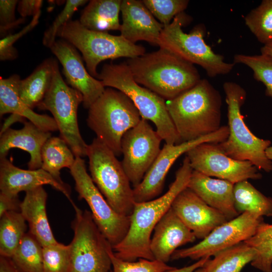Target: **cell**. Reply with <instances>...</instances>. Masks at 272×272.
I'll return each instance as SVG.
<instances>
[{
    "instance_id": "6da1fadb",
    "label": "cell",
    "mask_w": 272,
    "mask_h": 272,
    "mask_svg": "<svg viewBox=\"0 0 272 272\" xmlns=\"http://www.w3.org/2000/svg\"><path fill=\"white\" fill-rule=\"evenodd\" d=\"M192 171L185 156L176 171L174 181L165 194L149 201L135 202L126 235L121 242L112 247L115 256L128 261L140 258L155 260L150 249L152 234L176 197L187 187Z\"/></svg>"
},
{
    "instance_id": "7a4b0ae2",
    "label": "cell",
    "mask_w": 272,
    "mask_h": 272,
    "mask_svg": "<svg viewBox=\"0 0 272 272\" xmlns=\"http://www.w3.org/2000/svg\"><path fill=\"white\" fill-rule=\"evenodd\" d=\"M166 106L181 143L213 133L221 127L222 98L206 79L168 100Z\"/></svg>"
},
{
    "instance_id": "3957f363",
    "label": "cell",
    "mask_w": 272,
    "mask_h": 272,
    "mask_svg": "<svg viewBox=\"0 0 272 272\" xmlns=\"http://www.w3.org/2000/svg\"><path fill=\"white\" fill-rule=\"evenodd\" d=\"M126 64L137 83L168 100L192 88L201 80L193 64L161 48L129 58Z\"/></svg>"
},
{
    "instance_id": "277c9868",
    "label": "cell",
    "mask_w": 272,
    "mask_h": 272,
    "mask_svg": "<svg viewBox=\"0 0 272 272\" xmlns=\"http://www.w3.org/2000/svg\"><path fill=\"white\" fill-rule=\"evenodd\" d=\"M97 79L105 87L117 89L132 101L142 118L150 120L156 131L167 144L181 143L180 138L162 97L137 83L126 63L105 64Z\"/></svg>"
},
{
    "instance_id": "5b68a950",
    "label": "cell",
    "mask_w": 272,
    "mask_h": 272,
    "mask_svg": "<svg viewBox=\"0 0 272 272\" xmlns=\"http://www.w3.org/2000/svg\"><path fill=\"white\" fill-rule=\"evenodd\" d=\"M223 89L228 105L229 135L224 142L218 143L223 153L238 161L251 162L259 170L272 171V161L266 155L271 142L255 136L244 121L241 108L246 98L245 90L232 82H225Z\"/></svg>"
},
{
    "instance_id": "8992f818",
    "label": "cell",
    "mask_w": 272,
    "mask_h": 272,
    "mask_svg": "<svg viewBox=\"0 0 272 272\" xmlns=\"http://www.w3.org/2000/svg\"><path fill=\"white\" fill-rule=\"evenodd\" d=\"M141 119L128 97L117 89L108 87L89 108L87 123L96 138L117 157L122 154L123 135Z\"/></svg>"
},
{
    "instance_id": "52a82bcc",
    "label": "cell",
    "mask_w": 272,
    "mask_h": 272,
    "mask_svg": "<svg viewBox=\"0 0 272 272\" xmlns=\"http://www.w3.org/2000/svg\"><path fill=\"white\" fill-rule=\"evenodd\" d=\"M86 156L90 176L107 202L117 213L130 216L135 202L133 188L121 162L96 138L88 145Z\"/></svg>"
},
{
    "instance_id": "ba28073f",
    "label": "cell",
    "mask_w": 272,
    "mask_h": 272,
    "mask_svg": "<svg viewBox=\"0 0 272 272\" xmlns=\"http://www.w3.org/2000/svg\"><path fill=\"white\" fill-rule=\"evenodd\" d=\"M189 19L184 12L176 16L164 26L157 45L187 62L200 65L210 77L230 73L235 63L225 62L222 55L215 53L206 44L204 26H196L189 33L183 31L182 27Z\"/></svg>"
},
{
    "instance_id": "9c48e42d",
    "label": "cell",
    "mask_w": 272,
    "mask_h": 272,
    "mask_svg": "<svg viewBox=\"0 0 272 272\" xmlns=\"http://www.w3.org/2000/svg\"><path fill=\"white\" fill-rule=\"evenodd\" d=\"M57 36L80 50L88 72L97 79V67L102 61L122 57L133 58L145 54L144 47L129 42L121 35L89 30L77 20L64 24L58 30Z\"/></svg>"
},
{
    "instance_id": "30bf717a",
    "label": "cell",
    "mask_w": 272,
    "mask_h": 272,
    "mask_svg": "<svg viewBox=\"0 0 272 272\" xmlns=\"http://www.w3.org/2000/svg\"><path fill=\"white\" fill-rule=\"evenodd\" d=\"M74 237L69 244L71 272H110L108 249L112 246L95 223L91 213L73 206Z\"/></svg>"
},
{
    "instance_id": "8fae6325",
    "label": "cell",
    "mask_w": 272,
    "mask_h": 272,
    "mask_svg": "<svg viewBox=\"0 0 272 272\" xmlns=\"http://www.w3.org/2000/svg\"><path fill=\"white\" fill-rule=\"evenodd\" d=\"M83 100L81 93L65 83L57 63L50 88L37 107L51 113L60 137L75 157L81 158L86 156L88 146L80 133L77 118L78 109Z\"/></svg>"
},
{
    "instance_id": "7c38bea8",
    "label": "cell",
    "mask_w": 272,
    "mask_h": 272,
    "mask_svg": "<svg viewBox=\"0 0 272 272\" xmlns=\"http://www.w3.org/2000/svg\"><path fill=\"white\" fill-rule=\"evenodd\" d=\"M70 173L75 183L79 199L88 205L98 228L112 247L124 238L130 226V216L120 215L109 205L87 173L85 161L76 157Z\"/></svg>"
},
{
    "instance_id": "4fadbf2b",
    "label": "cell",
    "mask_w": 272,
    "mask_h": 272,
    "mask_svg": "<svg viewBox=\"0 0 272 272\" xmlns=\"http://www.w3.org/2000/svg\"><path fill=\"white\" fill-rule=\"evenodd\" d=\"M263 222L262 217L247 212L241 213L234 219L216 228L196 244L176 250L171 259L189 258L198 260L214 256L252 237Z\"/></svg>"
},
{
    "instance_id": "5bb4252c",
    "label": "cell",
    "mask_w": 272,
    "mask_h": 272,
    "mask_svg": "<svg viewBox=\"0 0 272 272\" xmlns=\"http://www.w3.org/2000/svg\"><path fill=\"white\" fill-rule=\"evenodd\" d=\"M162 140L148 120L143 118L123 135L121 162L133 187L142 181L160 153Z\"/></svg>"
},
{
    "instance_id": "9a60e30c",
    "label": "cell",
    "mask_w": 272,
    "mask_h": 272,
    "mask_svg": "<svg viewBox=\"0 0 272 272\" xmlns=\"http://www.w3.org/2000/svg\"><path fill=\"white\" fill-rule=\"evenodd\" d=\"M228 126L217 131L178 144H165L142 181L133 188L134 201L140 202L156 198L162 192L165 178L175 161L183 154L204 143H220L229 135Z\"/></svg>"
},
{
    "instance_id": "2e32d148",
    "label": "cell",
    "mask_w": 272,
    "mask_h": 272,
    "mask_svg": "<svg viewBox=\"0 0 272 272\" xmlns=\"http://www.w3.org/2000/svg\"><path fill=\"white\" fill-rule=\"evenodd\" d=\"M186 154L193 170L210 177H216L233 184L262 177L259 169L251 162L230 158L223 153L218 143H204Z\"/></svg>"
},
{
    "instance_id": "e0dca14e",
    "label": "cell",
    "mask_w": 272,
    "mask_h": 272,
    "mask_svg": "<svg viewBox=\"0 0 272 272\" xmlns=\"http://www.w3.org/2000/svg\"><path fill=\"white\" fill-rule=\"evenodd\" d=\"M50 49L61 64L67 83L81 93L83 106L89 109L104 92L105 88L102 82L86 70L81 55L68 42L64 40L55 41Z\"/></svg>"
},
{
    "instance_id": "ac0fdd59",
    "label": "cell",
    "mask_w": 272,
    "mask_h": 272,
    "mask_svg": "<svg viewBox=\"0 0 272 272\" xmlns=\"http://www.w3.org/2000/svg\"><path fill=\"white\" fill-rule=\"evenodd\" d=\"M171 208L198 239H203L228 221L221 212L207 205L187 187L176 197Z\"/></svg>"
},
{
    "instance_id": "d6986e66",
    "label": "cell",
    "mask_w": 272,
    "mask_h": 272,
    "mask_svg": "<svg viewBox=\"0 0 272 272\" xmlns=\"http://www.w3.org/2000/svg\"><path fill=\"white\" fill-rule=\"evenodd\" d=\"M0 190L5 194L18 196L19 192H25L44 185H49L62 192L75 205L71 196L70 186L56 180L42 168L24 170L15 166L6 157L0 158Z\"/></svg>"
},
{
    "instance_id": "ffe728a7",
    "label": "cell",
    "mask_w": 272,
    "mask_h": 272,
    "mask_svg": "<svg viewBox=\"0 0 272 272\" xmlns=\"http://www.w3.org/2000/svg\"><path fill=\"white\" fill-rule=\"evenodd\" d=\"M192 232L170 208L156 226L150 242L155 260L167 263L179 247L195 241Z\"/></svg>"
},
{
    "instance_id": "44dd1931",
    "label": "cell",
    "mask_w": 272,
    "mask_h": 272,
    "mask_svg": "<svg viewBox=\"0 0 272 272\" xmlns=\"http://www.w3.org/2000/svg\"><path fill=\"white\" fill-rule=\"evenodd\" d=\"M120 11L122 19L120 35L134 44L144 40L157 45L164 26L155 18L142 1H122Z\"/></svg>"
},
{
    "instance_id": "7402d4cb",
    "label": "cell",
    "mask_w": 272,
    "mask_h": 272,
    "mask_svg": "<svg viewBox=\"0 0 272 272\" xmlns=\"http://www.w3.org/2000/svg\"><path fill=\"white\" fill-rule=\"evenodd\" d=\"M234 185L227 180L213 178L193 170L187 187L229 221L240 215L235 207Z\"/></svg>"
},
{
    "instance_id": "603a6c76",
    "label": "cell",
    "mask_w": 272,
    "mask_h": 272,
    "mask_svg": "<svg viewBox=\"0 0 272 272\" xmlns=\"http://www.w3.org/2000/svg\"><path fill=\"white\" fill-rule=\"evenodd\" d=\"M50 137V132L41 129L29 121H24L22 128H9L1 134L0 158L6 157L11 149H20L30 156L28 169H40L42 165V148Z\"/></svg>"
},
{
    "instance_id": "cb8c5ba5",
    "label": "cell",
    "mask_w": 272,
    "mask_h": 272,
    "mask_svg": "<svg viewBox=\"0 0 272 272\" xmlns=\"http://www.w3.org/2000/svg\"><path fill=\"white\" fill-rule=\"evenodd\" d=\"M19 75H13L7 79H0V115L12 113L21 118L28 119L38 128L46 131H55L57 126L53 117L39 114L27 107L21 101Z\"/></svg>"
},
{
    "instance_id": "d4e9b609",
    "label": "cell",
    "mask_w": 272,
    "mask_h": 272,
    "mask_svg": "<svg viewBox=\"0 0 272 272\" xmlns=\"http://www.w3.org/2000/svg\"><path fill=\"white\" fill-rule=\"evenodd\" d=\"M26 192L21 203L20 212L28 223L29 231L42 246L57 242L55 239L46 213L47 194L43 186Z\"/></svg>"
},
{
    "instance_id": "484cf974",
    "label": "cell",
    "mask_w": 272,
    "mask_h": 272,
    "mask_svg": "<svg viewBox=\"0 0 272 272\" xmlns=\"http://www.w3.org/2000/svg\"><path fill=\"white\" fill-rule=\"evenodd\" d=\"M57 63L55 59H46L28 77L21 80L19 97L28 108L33 110L43 100L51 84Z\"/></svg>"
},
{
    "instance_id": "4316f807",
    "label": "cell",
    "mask_w": 272,
    "mask_h": 272,
    "mask_svg": "<svg viewBox=\"0 0 272 272\" xmlns=\"http://www.w3.org/2000/svg\"><path fill=\"white\" fill-rule=\"evenodd\" d=\"M121 2L120 0L90 1L83 10L79 21L84 27L92 31H120L119 14Z\"/></svg>"
},
{
    "instance_id": "83f0119b",
    "label": "cell",
    "mask_w": 272,
    "mask_h": 272,
    "mask_svg": "<svg viewBox=\"0 0 272 272\" xmlns=\"http://www.w3.org/2000/svg\"><path fill=\"white\" fill-rule=\"evenodd\" d=\"M256 255V250L245 242L222 250L209 258L194 272H241Z\"/></svg>"
},
{
    "instance_id": "f1b7e54d",
    "label": "cell",
    "mask_w": 272,
    "mask_h": 272,
    "mask_svg": "<svg viewBox=\"0 0 272 272\" xmlns=\"http://www.w3.org/2000/svg\"><path fill=\"white\" fill-rule=\"evenodd\" d=\"M41 168L58 181L63 183L60 170L70 168L75 161V156L66 142L60 137H50L43 145L41 152Z\"/></svg>"
},
{
    "instance_id": "f546056e",
    "label": "cell",
    "mask_w": 272,
    "mask_h": 272,
    "mask_svg": "<svg viewBox=\"0 0 272 272\" xmlns=\"http://www.w3.org/2000/svg\"><path fill=\"white\" fill-rule=\"evenodd\" d=\"M234 205L238 213L247 212L260 217L272 216V198L267 197L248 180L234 184Z\"/></svg>"
},
{
    "instance_id": "4dcf8cb0",
    "label": "cell",
    "mask_w": 272,
    "mask_h": 272,
    "mask_svg": "<svg viewBox=\"0 0 272 272\" xmlns=\"http://www.w3.org/2000/svg\"><path fill=\"white\" fill-rule=\"evenodd\" d=\"M0 219V255L11 258L27 233L26 221L20 212H7Z\"/></svg>"
},
{
    "instance_id": "1f68e13d",
    "label": "cell",
    "mask_w": 272,
    "mask_h": 272,
    "mask_svg": "<svg viewBox=\"0 0 272 272\" xmlns=\"http://www.w3.org/2000/svg\"><path fill=\"white\" fill-rule=\"evenodd\" d=\"M11 259L21 272H43V246L29 231L20 241Z\"/></svg>"
},
{
    "instance_id": "d6a6232c",
    "label": "cell",
    "mask_w": 272,
    "mask_h": 272,
    "mask_svg": "<svg viewBox=\"0 0 272 272\" xmlns=\"http://www.w3.org/2000/svg\"><path fill=\"white\" fill-rule=\"evenodd\" d=\"M244 242L256 251L251 265L263 272H272V224L262 222L255 233Z\"/></svg>"
},
{
    "instance_id": "836d02e7",
    "label": "cell",
    "mask_w": 272,
    "mask_h": 272,
    "mask_svg": "<svg viewBox=\"0 0 272 272\" xmlns=\"http://www.w3.org/2000/svg\"><path fill=\"white\" fill-rule=\"evenodd\" d=\"M245 23L264 45L272 42V0H263L245 17Z\"/></svg>"
},
{
    "instance_id": "e575fe53",
    "label": "cell",
    "mask_w": 272,
    "mask_h": 272,
    "mask_svg": "<svg viewBox=\"0 0 272 272\" xmlns=\"http://www.w3.org/2000/svg\"><path fill=\"white\" fill-rule=\"evenodd\" d=\"M234 63L244 64L253 71L255 80L265 86V95L272 98V58L266 55H248L242 54L234 56Z\"/></svg>"
},
{
    "instance_id": "d590c367",
    "label": "cell",
    "mask_w": 272,
    "mask_h": 272,
    "mask_svg": "<svg viewBox=\"0 0 272 272\" xmlns=\"http://www.w3.org/2000/svg\"><path fill=\"white\" fill-rule=\"evenodd\" d=\"M43 272H71L69 244L57 242L43 246Z\"/></svg>"
},
{
    "instance_id": "8d00e7d4",
    "label": "cell",
    "mask_w": 272,
    "mask_h": 272,
    "mask_svg": "<svg viewBox=\"0 0 272 272\" xmlns=\"http://www.w3.org/2000/svg\"><path fill=\"white\" fill-rule=\"evenodd\" d=\"M108 253L112 263L110 272H165L175 267L157 260L144 258L134 261L122 260L115 256L112 246L109 247Z\"/></svg>"
},
{
    "instance_id": "74e56055",
    "label": "cell",
    "mask_w": 272,
    "mask_h": 272,
    "mask_svg": "<svg viewBox=\"0 0 272 272\" xmlns=\"http://www.w3.org/2000/svg\"><path fill=\"white\" fill-rule=\"evenodd\" d=\"M144 5L164 26L186 9L187 0H143Z\"/></svg>"
},
{
    "instance_id": "f35d334b",
    "label": "cell",
    "mask_w": 272,
    "mask_h": 272,
    "mask_svg": "<svg viewBox=\"0 0 272 272\" xmlns=\"http://www.w3.org/2000/svg\"><path fill=\"white\" fill-rule=\"evenodd\" d=\"M86 0H67L64 8L56 17L50 26L45 31L43 39V44L50 48L55 42L58 30L67 22L71 20L73 14L78 9L85 5Z\"/></svg>"
},
{
    "instance_id": "ab89813d",
    "label": "cell",
    "mask_w": 272,
    "mask_h": 272,
    "mask_svg": "<svg viewBox=\"0 0 272 272\" xmlns=\"http://www.w3.org/2000/svg\"><path fill=\"white\" fill-rule=\"evenodd\" d=\"M41 12L34 16L30 21L25 27L14 34H9L0 40V59L1 60H12L15 59L18 55L14 44L31 31L39 23Z\"/></svg>"
},
{
    "instance_id": "60d3db41",
    "label": "cell",
    "mask_w": 272,
    "mask_h": 272,
    "mask_svg": "<svg viewBox=\"0 0 272 272\" xmlns=\"http://www.w3.org/2000/svg\"><path fill=\"white\" fill-rule=\"evenodd\" d=\"M19 1L17 0L0 1V32L1 35L10 30L23 23L25 19H16L15 9Z\"/></svg>"
},
{
    "instance_id": "b9f144b4",
    "label": "cell",
    "mask_w": 272,
    "mask_h": 272,
    "mask_svg": "<svg viewBox=\"0 0 272 272\" xmlns=\"http://www.w3.org/2000/svg\"><path fill=\"white\" fill-rule=\"evenodd\" d=\"M43 1L41 0H22L18 3V11L21 17L32 16L41 12Z\"/></svg>"
},
{
    "instance_id": "7bdbcfd3",
    "label": "cell",
    "mask_w": 272,
    "mask_h": 272,
    "mask_svg": "<svg viewBox=\"0 0 272 272\" xmlns=\"http://www.w3.org/2000/svg\"><path fill=\"white\" fill-rule=\"evenodd\" d=\"M21 203L18 196L0 192V217L8 212H20Z\"/></svg>"
},
{
    "instance_id": "ee69618b",
    "label": "cell",
    "mask_w": 272,
    "mask_h": 272,
    "mask_svg": "<svg viewBox=\"0 0 272 272\" xmlns=\"http://www.w3.org/2000/svg\"><path fill=\"white\" fill-rule=\"evenodd\" d=\"M0 272H21L11 258L0 256Z\"/></svg>"
},
{
    "instance_id": "f6af8a7d",
    "label": "cell",
    "mask_w": 272,
    "mask_h": 272,
    "mask_svg": "<svg viewBox=\"0 0 272 272\" xmlns=\"http://www.w3.org/2000/svg\"><path fill=\"white\" fill-rule=\"evenodd\" d=\"M210 257H206L201 258L191 265L178 269L174 267L165 272H194L197 268L201 267L206 261Z\"/></svg>"
},
{
    "instance_id": "bcb514c9",
    "label": "cell",
    "mask_w": 272,
    "mask_h": 272,
    "mask_svg": "<svg viewBox=\"0 0 272 272\" xmlns=\"http://www.w3.org/2000/svg\"><path fill=\"white\" fill-rule=\"evenodd\" d=\"M260 51L261 54L267 55L272 58V42L264 45Z\"/></svg>"
},
{
    "instance_id": "7dc6e473",
    "label": "cell",
    "mask_w": 272,
    "mask_h": 272,
    "mask_svg": "<svg viewBox=\"0 0 272 272\" xmlns=\"http://www.w3.org/2000/svg\"><path fill=\"white\" fill-rule=\"evenodd\" d=\"M268 159L272 161V146H269L265 151Z\"/></svg>"
}]
</instances>
